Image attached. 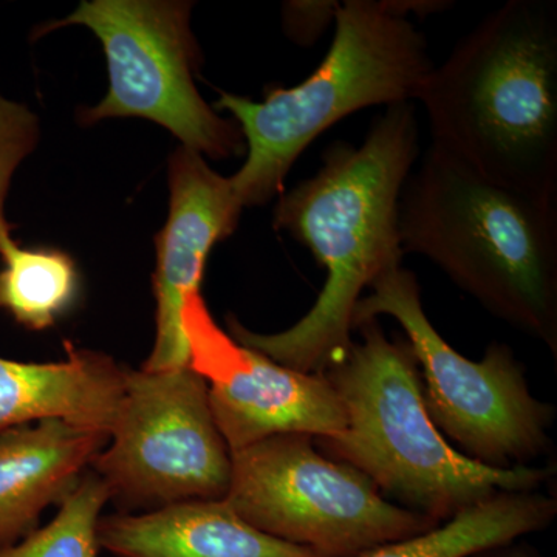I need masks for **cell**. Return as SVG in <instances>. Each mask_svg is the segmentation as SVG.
I'll return each mask as SVG.
<instances>
[{"instance_id": "obj_1", "label": "cell", "mask_w": 557, "mask_h": 557, "mask_svg": "<svg viewBox=\"0 0 557 557\" xmlns=\"http://www.w3.org/2000/svg\"><path fill=\"white\" fill-rule=\"evenodd\" d=\"M413 102L387 106L359 146L339 141L314 177L281 197L274 226L310 249L327 271L309 313L284 332L255 333L228 318L231 338L277 364L324 373L346 355L362 292L401 267L399 197L420 153Z\"/></svg>"}, {"instance_id": "obj_2", "label": "cell", "mask_w": 557, "mask_h": 557, "mask_svg": "<svg viewBox=\"0 0 557 557\" xmlns=\"http://www.w3.org/2000/svg\"><path fill=\"white\" fill-rule=\"evenodd\" d=\"M418 101L432 145L504 188L556 207L557 5L511 0L432 70Z\"/></svg>"}, {"instance_id": "obj_3", "label": "cell", "mask_w": 557, "mask_h": 557, "mask_svg": "<svg viewBox=\"0 0 557 557\" xmlns=\"http://www.w3.org/2000/svg\"><path fill=\"white\" fill-rule=\"evenodd\" d=\"M403 252L445 271L557 355L556 207L480 177L431 145L399 197Z\"/></svg>"}, {"instance_id": "obj_4", "label": "cell", "mask_w": 557, "mask_h": 557, "mask_svg": "<svg viewBox=\"0 0 557 557\" xmlns=\"http://www.w3.org/2000/svg\"><path fill=\"white\" fill-rule=\"evenodd\" d=\"M355 330L361 341L321 373L347 417L338 437L314 438L329 458L438 523L500 491H534L552 478L548 468H493L454 449L429 417L408 341L388 339L379 319Z\"/></svg>"}, {"instance_id": "obj_5", "label": "cell", "mask_w": 557, "mask_h": 557, "mask_svg": "<svg viewBox=\"0 0 557 557\" xmlns=\"http://www.w3.org/2000/svg\"><path fill=\"white\" fill-rule=\"evenodd\" d=\"M450 5L442 0L338 3L332 47L304 83L277 87L262 102L220 94L215 108L239 124L248 150L244 166L230 177L242 207L269 203L300 153L350 113L418 101L435 65L426 39L406 16Z\"/></svg>"}, {"instance_id": "obj_6", "label": "cell", "mask_w": 557, "mask_h": 557, "mask_svg": "<svg viewBox=\"0 0 557 557\" xmlns=\"http://www.w3.org/2000/svg\"><path fill=\"white\" fill-rule=\"evenodd\" d=\"M370 289L355 307L351 327L381 314L397 319L426 383L429 417L465 456L487 467L511 468L548 449L555 409L531 394L511 348L493 343L482 361L458 354L429 321L417 276L403 267L387 271Z\"/></svg>"}, {"instance_id": "obj_7", "label": "cell", "mask_w": 557, "mask_h": 557, "mask_svg": "<svg viewBox=\"0 0 557 557\" xmlns=\"http://www.w3.org/2000/svg\"><path fill=\"white\" fill-rule=\"evenodd\" d=\"M225 500L245 522L322 557H358L440 525L391 504L357 468L322 456L307 434L231 453Z\"/></svg>"}, {"instance_id": "obj_8", "label": "cell", "mask_w": 557, "mask_h": 557, "mask_svg": "<svg viewBox=\"0 0 557 557\" xmlns=\"http://www.w3.org/2000/svg\"><path fill=\"white\" fill-rule=\"evenodd\" d=\"M190 3L91 0L44 33L84 25L101 40L110 86L100 104L83 110L86 124L145 119L160 124L183 148L214 160L247 150L239 124L219 116L194 84L200 51L190 32Z\"/></svg>"}, {"instance_id": "obj_9", "label": "cell", "mask_w": 557, "mask_h": 557, "mask_svg": "<svg viewBox=\"0 0 557 557\" xmlns=\"http://www.w3.org/2000/svg\"><path fill=\"white\" fill-rule=\"evenodd\" d=\"M91 468L126 511L226 498L233 461L207 381L189 366L127 368L119 421Z\"/></svg>"}, {"instance_id": "obj_10", "label": "cell", "mask_w": 557, "mask_h": 557, "mask_svg": "<svg viewBox=\"0 0 557 557\" xmlns=\"http://www.w3.org/2000/svg\"><path fill=\"white\" fill-rule=\"evenodd\" d=\"M182 327L189 369L208 384L209 406L231 453L285 434L333 438L346 410L324 375L277 364L215 324L201 293L186 298Z\"/></svg>"}, {"instance_id": "obj_11", "label": "cell", "mask_w": 557, "mask_h": 557, "mask_svg": "<svg viewBox=\"0 0 557 557\" xmlns=\"http://www.w3.org/2000/svg\"><path fill=\"white\" fill-rule=\"evenodd\" d=\"M170 218L157 237L156 344L143 364L152 372L188 368L183 304L200 293L209 252L236 231L244 209L230 178L212 171L200 153L183 146L170 160Z\"/></svg>"}, {"instance_id": "obj_12", "label": "cell", "mask_w": 557, "mask_h": 557, "mask_svg": "<svg viewBox=\"0 0 557 557\" xmlns=\"http://www.w3.org/2000/svg\"><path fill=\"white\" fill-rule=\"evenodd\" d=\"M108 443L64 420L0 432V552L38 528L44 509L67 496Z\"/></svg>"}, {"instance_id": "obj_13", "label": "cell", "mask_w": 557, "mask_h": 557, "mask_svg": "<svg viewBox=\"0 0 557 557\" xmlns=\"http://www.w3.org/2000/svg\"><path fill=\"white\" fill-rule=\"evenodd\" d=\"M67 358L21 362L0 357V432L64 420L102 434L119 421L127 368L100 351L65 344Z\"/></svg>"}, {"instance_id": "obj_14", "label": "cell", "mask_w": 557, "mask_h": 557, "mask_svg": "<svg viewBox=\"0 0 557 557\" xmlns=\"http://www.w3.org/2000/svg\"><path fill=\"white\" fill-rule=\"evenodd\" d=\"M98 542L116 557H322L256 530L225 498L101 518Z\"/></svg>"}, {"instance_id": "obj_15", "label": "cell", "mask_w": 557, "mask_h": 557, "mask_svg": "<svg viewBox=\"0 0 557 557\" xmlns=\"http://www.w3.org/2000/svg\"><path fill=\"white\" fill-rule=\"evenodd\" d=\"M556 512L555 498L536 491H500L431 530L381 545L358 557L480 556L545 530Z\"/></svg>"}, {"instance_id": "obj_16", "label": "cell", "mask_w": 557, "mask_h": 557, "mask_svg": "<svg viewBox=\"0 0 557 557\" xmlns=\"http://www.w3.org/2000/svg\"><path fill=\"white\" fill-rule=\"evenodd\" d=\"M0 309L24 327H53L75 306L79 274L65 252L21 247L10 226L0 233Z\"/></svg>"}, {"instance_id": "obj_17", "label": "cell", "mask_w": 557, "mask_h": 557, "mask_svg": "<svg viewBox=\"0 0 557 557\" xmlns=\"http://www.w3.org/2000/svg\"><path fill=\"white\" fill-rule=\"evenodd\" d=\"M109 500L108 485L94 471L86 472L60 502L57 518L2 549L0 557H98V525Z\"/></svg>"}, {"instance_id": "obj_18", "label": "cell", "mask_w": 557, "mask_h": 557, "mask_svg": "<svg viewBox=\"0 0 557 557\" xmlns=\"http://www.w3.org/2000/svg\"><path fill=\"white\" fill-rule=\"evenodd\" d=\"M39 137L38 116L27 106L0 94V233L10 228L3 209L11 182L22 161L38 146Z\"/></svg>"}, {"instance_id": "obj_19", "label": "cell", "mask_w": 557, "mask_h": 557, "mask_svg": "<svg viewBox=\"0 0 557 557\" xmlns=\"http://www.w3.org/2000/svg\"><path fill=\"white\" fill-rule=\"evenodd\" d=\"M338 2H292L285 7V24L293 39L309 46L335 21Z\"/></svg>"}, {"instance_id": "obj_20", "label": "cell", "mask_w": 557, "mask_h": 557, "mask_svg": "<svg viewBox=\"0 0 557 557\" xmlns=\"http://www.w3.org/2000/svg\"><path fill=\"white\" fill-rule=\"evenodd\" d=\"M480 556H482V557H528L527 555H523V553H519V552L496 553V549H494V552L483 553V555H480Z\"/></svg>"}]
</instances>
